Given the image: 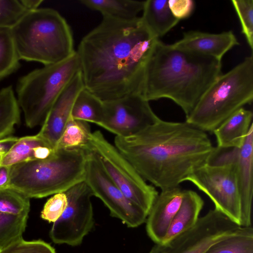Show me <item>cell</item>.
I'll return each instance as SVG.
<instances>
[{
  "instance_id": "6da1fadb",
  "label": "cell",
  "mask_w": 253,
  "mask_h": 253,
  "mask_svg": "<svg viewBox=\"0 0 253 253\" xmlns=\"http://www.w3.org/2000/svg\"><path fill=\"white\" fill-rule=\"evenodd\" d=\"M157 40L140 17L103 18L76 51L84 88L103 101L141 95L145 68Z\"/></svg>"
},
{
  "instance_id": "7a4b0ae2",
  "label": "cell",
  "mask_w": 253,
  "mask_h": 253,
  "mask_svg": "<svg viewBox=\"0 0 253 253\" xmlns=\"http://www.w3.org/2000/svg\"><path fill=\"white\" fill-rule=\"evenodd\" d=\"M114 145L146 180L161 190L179 186L205 165L213 147L208 134L185 121L160 119Z\"/></svg>"
},
{
  "instance_id": "3957f363",
  "label": "cell",
  "mask_w": 253,
  "mask_h": 253,
  "mask_svg": "<svg viewBox=\"0 0 253 253\" xmlns=\"http://www.w3.org/2000/svg\"><path fill=\"white\" fill-rule=\"evenodd\" d=\"M221 61L180 49L158 39L147 62L141 95L148 101L171 100L186 117L221 75Z\"/></svg>"
},
{
  "instance_id": "277c9868",
  "label": "cell",
  "mask_w": 253,
  "mask_h": 253,
  "mask_svg": "<svg viewBox=\"0 0 253 253\" xmlns=\"http://www.w3.org/2000/svg\"><path fill=\"white\" fill-rule=\"evenodd\" d=\"M89 151L55 149L45 160H34L10 167L8 187L30 199L65 192L84 180Z\"/></svg>"
},
{
  "instance_id": "5b68a950",
  "label": "cell",
  "mask_w": 253,
  "mask_h": 253,
  "mask_svg": "<svg viewBox=\"0 0 253 253\" xmlns=\"http://www.w3.org/2000/svg\"><path fill=\"white\" fill-rule=\"evenodd\" d=\"M10 29L20 60L45 66L63 61L76 51L70 26L52 8L30 11Z\"/></svg>"
},
{
  "instance_id": "8992f818",
  "label": "cell",
  "mask_w": 253,
  "mask_h": 253,
  "mask_svg": "<svg viewBox=\"0 0 253 253\" xmlns=\"http://www.w3.org/2000/svg\"><path fill=\"white\" fill-rule=\"evenodd\" d=\"M253 99V57L248 56L220 75L186 117L185 122L205 132H212L227 118Z\"/></svg>"
},
{
  "instance_id": "52a82bcc",
  "label": "cell",
  "mask_w": 253,
  "mask_h": 253,
  "mask_svg": "<svg viewBox=\"0 0 253 253\" xmlns=\"http://www.w3.org/2000/svg\"><path fill=\"white\" fill-rule=\"evenodd\" d=\"M80 71L76 51L63 61L35 69L18 79L16 98L27 126L33 128L43 125L55 101Z\"/></svg>"
},
{
  "instance_id": "ba28073f",
  "label": "cell",
  "mask_w": 253,
  "mask_h": 253,
  "mask_svg": "<svg viewBox=\"0 0 253 253\" xmlns=\"http://www.w3.org/2000/svg\"><path fill=\"white\" fill-rule=\"evenodd\" d=\"M88 151L97 157L105 172L124 195L147 215L159 193L99 131L92 132Z\"/></svg>"
},
{
  "instance_id": "9c48e42d",
  "label": "cell",
  "mask_w": 253,
  "mask_h": 253,
  "mask_svg": "<svg viewBox=\"0 0 253 253\" xmlns=\"http://www.w3.org/2000/svg\"><path fill=\"white\" fill-rule=\"evenodd\" d=\"M241 227L220 211L210 210L192 227L168 241L155 244L148 253H205Z\"/></svg>"
},
{
  "instance_id": "30bf717a",
  "label": "cell",
  "mask_w": 253,
  "mask_h": 253,
  "mask_svg": "<svg viewBox=\"0 0 253 253\" xmlns=\"http://www.w3.org/2000/svg\"><path fill=\"white\" fill-rule=\"evenodd\" d=\"M185 181L191 182L206 194L214 203V209L240 225L241 203L235 164L222 166L205 164Z\"/></svg>"
},
{
  "instance_id": "8fae6325",
  "label": "cell",
  "mask_w": 253,
  "mask_h": 253,
  "mask_svg": "<svg viewBox=\"0 0 253 253\" xmlns=\"http://www.w3.org/2000/svg\"><path fill=\"white\" fill-rule=\"evenodd\" d=\"M67 206L61 216L49 231V237L55 244L80 245L94 226L93 194L84 181L66 191Z\"/></svg>"
},
{
  "instance_id": "7c38bea8",
  "label": "cell",
  "mask_w": 253,
  "mask_h": 253,
  "mask_svg": "<svg viewBox=\"0 0 253 253\" xmlns=\"http://www.w3.org/2000/svg\"><path fill=\"white\" fill-rule=\"evenodd\" d=\"M84 181L93 195L109 210L111 215L120 219L128 227H138L146 221L148 215L124 195L107 175L96 155L90 151Z\"/></svg>"
},
{
  "instance_id": "4fadbf2b",
  "label": "cell",
  "mask_w": 253,
  "mask_h": 253,
  "mask_svg": "<svg viewBox=\"0 0 253 253\" xmlns=\"http://www.w3.org/2000/svg\"><path fill=\"white\" fill-rule=\"evenodd\" d=\"M104 115L98 126L119 137L136 134L158 121L149 102L140 95L104 101Z\"/></svg>"
},
{
  "instance_id": "5bb4252c",
  "label": "cell",
  "mask_w": 253,
  "mask_h": 253,
  "mask_svg": "<svg viewBox=\"0 0 253 253\" xmlns=\"http://www.w3.org/2000/svg\"><path fill=\"white\" fill-rule=\"evenodd\" d=\"M84 88L81 71L70 81L52 106L38 134L55 149L65 126L71 116L79 93Z\"/></svg>"
},
{
  "instance_id": "9a60e30c",
  "label": "cell",
  "mask_w": 253,
  "mask_h": 253,
  "mask_svg": "<svg viewBox=\"0 0 253 253\" xmlns=\"http://www.w3.org/2000/svg\"><path fill=\"white\" fill-rule=\"evenodd\" d=\"M185 190L180 186L161 190L147 215L146 229L155 244L164 241L170 223L178 211Z\"/></svg>"
},
{
  "instance_id": "2e32d148",
  "label": "cell",
  "mask_w": 253,
  "mask_h": 253,
  "mask_svg": "<svg viewBox=\"0 0 253 253\" xmlns=\"http://www.w3.org/2000/svg\"><path fill=\"white\" fill-rule=\"evenodd\" d=\"M235 166L241 203L240 225L242 227L251 226L253 193V125L239 149Z\"/></svg>"
},
{
  "instance_id": "e0dca14e",
  "label": "cell",
  "mask_w": 253,
  "mask_h": 253,
  "mask_svg": "<svg viewBox=\"0 0 253 253\" xmlns=\"http://www.w3.org/2000/svg\"><path fill=\"white\" fill-rule=\"evenodd\" d=\"M239 44L236 37L231 31L218 34L190 31L183 33L180 40L172 44L175 47L220 61L229 50Z\"/></svg>"
},
{
  "instance_id": "ac0fdd59",
  "label": "cell",
  "mask_w": 253,
  "mask_h": 253,
  "mask_svg": "<svg viewBox=\"0 0 253 253\" xmlns=\"http://www.w3.org/2000/svg\"><path fill=\"white\" fill-rule=\"evenodd\" d=\"M253 113L242 107L237 110L213 131L217 146L240 148L252 123Z\"/></svg>"
},
{
  "instance_id": "d6986e66",
  "label": "cell",
  "mask_w": 253,
  "mask_h": 253,
  "mask_svg": "<svg viewBox=\"0 0 253 253\" xmlns=\"http://www.w3.org/2000/svg\"><path fill=\"white\" fill-rule=\"evenodd\" d=\"M204 205L203 200L196 192L185 190L181 205L170 223L163 242L170 240L195 225Z\"/></svg>"
},
{
  "instance_id": "ffe728a7",
  "label": "cell",
  "mask_w": 253,
  "mask_h": 253,
  "mask_svg": "<svg viewBox=\"0 0 253 253\" xmlns=\"http://www.w3.org/2000/svg\"><path fill=\"white\" fill-rule=\"evenodd\" d=\"M169 0L144 1L141 18L144 24L157 39L165 36L179 22L172 14Z\"/></svg>"
},
{
  "instance_id": "44dd1931",
  "label": "cell",
  "mask_w": 253,
  "mask_h": 253,
  "mask_svg": "<svg viewBox=\"0 0 253 253\" xmlns=\"http://www.w3.org/2000/svg\"><path fill=\"white\" fill-rule=\"evenodd\" d=\"M80 2L100 13L103 18L129 20L138 17L144 1L133 0H81Z\"/></svg>"
},
{
  "instance_id": "7402d4cb",
  "label": "cell",
  "mask_w": 253,
  "mask_h": 253,
  "mask_svg": "<svg viewBox=\"0 0 253 253\" xmlns=\"http://www.w3.org/2000/svg\"><path fill=\"white\" fill-rule=\"evenodd\" d=\"M21 111L12 85L0 90V139L11 136L20 122Z\"/></svg>"
},
{
  "instance_id": "603a6c76",
  "label": "cell",
  "mask_w": 253,
  "mask_h": 253,
  "mask_svg": "<svg viewBox=\"0 0 253 253\" xmlns=\"http://www.w3.org/2000/svg\"><path fill=\"white\" fill-rule=\"evenodd\" d=\"M104 111V101L84 88L76 98L71 115L74 119L98 125L102 120Z\"/></svg>"
},
{
  "instance_id": "cb8c5ba5",
  "label": "cell",
  "mask_w": 253,
  "mask_h": 253,
  "mask_svg": "<svg viewBox=\"0 0 253 253\" xmlns=\"http://www.w3.org/2000/svg\"><path fill=\"white\" fill-rule=\"evenodd\" d=\"M88 123L69 118L55 149H82L88 150L91 134Z\"/></svg>"
},
{
  "instance_id": "d4e9b609",
  "label": "cell",
  "mask_w": 253,
  "mask_h": 253,
  "mask_svg": "<svg viewBox=\"0 0 253 253\" xmlns=\"http://www.w3.org/2000/svg\"><path fill=\"white\" fill-rule=\"evenodd\" d=\"M205 253H253V229L242 227L234 234L212 245Z\"/></svg>"
},
{
  "instance_id": "484cf974",
  "label": "cell",
  "mask_w": 253,
  "mask_h": 253,
  "mask_svg": "<svg viewBox=\"0 0 253 253\" xmlns=\"http://www.w3.org/2000/svg\"><path fill=\"white\" fill-rule=\"evenodd\" d=\"M42 145L50 146L38 133L34 135L18 138L10 150L3 156L0 166L11 167L19 163L34 160L35 149Z\"/></svg>"
},
{
  "instance_id": "4316f807",
  "label": "cell",
  "mask_w": 253,
  "mask_h": 253,
  "mask_svg": "<svg viewBox=\"0 0 253 253\" xmlns=\"http://www.w3.org/2000/svg\"><path fill=\"white\" fill-rule=\"evenodd\" d=\"M20 61L11 29L0 28V82L19 69Z\"/></svg>"
},
{
  "instance_id": "83f0119b",
  "label": "cell",
  "mask_w": 253,
  "mask_h": 253,
  "mask_svg": "<svg viewBox=\"0 0 253 253\" xmlns=\"http://www.w3.org/2000/svg\"><path fill=\"white\" fill-rule=\"evenodd\" d=\"M28 214L13 215L0 212V251L23 239Z\"/></svg>"
},
{
  "instance_id": "f1b7e54d",
  "label": "cell",
  "mask_w": 253,
  "mask_h": 253,
  "mask_svg": "<svg viewBox=\"0 0 253 253\" xmlns=\"http://www.w3.org/2000/svg\"><path fill=\"white\" fill-rule=\"evenodd\" d=\"M30 209L29 198L10 187L0 189V212L13 215L28 214Z\"/></svg>"
},
{
  "instance_id": "f546056e",
  "label": "cell",
  "mask_w": 253,
  "mask_h": 253,
  "mask_svg": "<svg viewBox=\"0 0 253 253\" xmlns=\"http://www.w3.org/2000/svg\"><path fill=\"white\" fill-rule=\"evenodd\" d=\"M232 4L237 13L244 35L252 50L253 49V0H232Z\"/></svg>"
},
{
  "instance_id": "4dcf8cb0",
  "label": "cell",
  "mask_w": 253,
  "mask_h": 253,
  "mask_svg": "<svg viewBox=\"0 0 253 253\" xmlns=\"http://www.w3.org/2000/svg\"><path fill=\"white\" fill-rule=\"evenodd\" d=\"M29 11L18 0H0V28L11 29Z\"/></svg>"
},
{
  "instance_id": "1f68e13d",
  "label": "cell",
  "mask_w": 253,
  "mask_h": 253,
  "mask_svg": "<svg viewBox=\"0 0 253 253\" xmlns=\"http://www.w3.org/2000/svg\"><path fill=\"white\" fill-rule=\"evenodd\" d=\"M68 204L65 192L53 195L45 203L41 217L48 222H55L64 212Z\"/></svg>"
},
{
  "instance_id": "d6a6232c",
  "label": "cell",
  "mask_w": 253,
  "mask_h": 253,
  "mask_svg": "<svg viewBox=\"0 0 253 253\" xmlns=\"http://www.w3.org/2000/svg\"><path fill=\"white\" fill-rule=\"evenodd\" d=\"M0 253H56L49 244L41 240L26 241L23 239L0 251Z\"/></svg>"
},
{
  "instance_id": "836d02e7",
  "label": "cell",
  "mask_w": 253,
  "mask_h": 253,
  "mask_svg": "<svg viewBox=\"0 0 253 253\" xmlns=\"http://www.w3.org/2000/svg\"><path fill=\"white\" fill-rule=\"evenodd\" d=\"M239 149L213 147L205 164L211 166L235 164L238 158Z\"/></svg>"
},
{
  "instance_id": "e575fe53",
  "label": "cell",
  "mask_w": 253,
  "mask_h": 253,
  "mask_svg": "<svg viewBox=\"0 0 253 253\" xmlns=\"http://www.w3.org/2000/svg\"><path fill=\"white\" fill-rule=\"evenodd\" d=\"M168 3L172 14L179 21L189 17L195 5L192 0H169Z\"/></svg>"
},
{
  "instance_id": "d590c367",
  "label": "cell",
  "mask_w": 253,
  "mask_h": 253,
  "mask_svg": "<svg viewBox=\"0 0 253 253\" xmlns=\"http://www.w3.org/2000/svg\"><path fill=\"white\" fill-rule=\"evenodd\" d=\"M18 139V137L10 136L0 139V154L5 155Z\"/></svg>"
},
{
  "instance_id": "8d00e7d4",
  "label": "cell",
  "mask_w": 253,
  "mask_h": 253,
  "mask_svg": "<svg viewBox=\"0 0 253 253\" xmlns=\"http://www.w3.org/2000/svg\"><path fill=\"white\" fill-rule=\"evenodd\" d=\"M10 167L0 166V189L8 187Z\"/></svg>"
},
{
  "instance_id": "74e56055",
  "label": "cell",
  "mask_w": 253,
  "mask_h": 253,
  "mask_svg": "<svg viewBox=\"0 0 253 253\" xmlns=\"http://www.w3.org/2000/svg\"><path fill=\"white\" fill-rule=\"evenodd\" d=\"M24 6L28 10L32 11L39 8L43 0H20Z\"/></svg>"
},
{
  "instance_id": "f35d334b",
  "label": "cell",
  "mask_w": 253,
  "mask_h": 253,
  "mask_svg": "<svg viewBox=\"0 0 253 253\" xmlns=\"http://www.w3.org/2000/svg\"><path fill=\"white\" fill-rule=\"evenodd\" d=\"M4 155L0 154V166L1 161H2V158H3Z\"/></svg>"
}]
</instances>
